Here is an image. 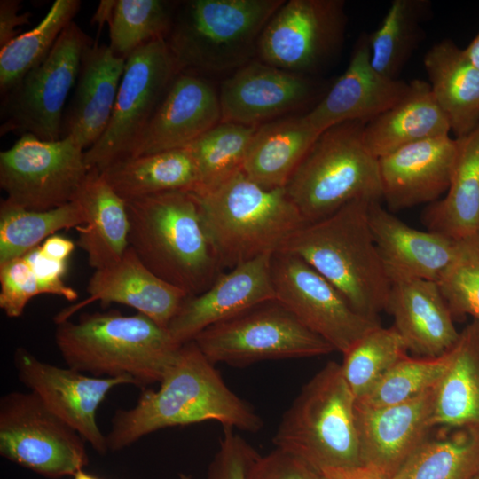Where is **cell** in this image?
<instances>
[{
	"mask_svg": "<svg viewBox=\"0 0 479 479\" xmlns=\"http://www.w3.org/2000/svg\"><path fill=\"white\" fill-rule=\"evenodd\" d=\"M410 83L404 99L365 125V144L377 158L415 142L447 136L451 131L428 82L415 79Z\"/></svg>",
	"mask_w": 479,
	"mask_h": 479,
	"instance_id": "30",
	"label": "cell"
},
{
	"mask_svg": "<svg viewBox=\"0 0 479 479\" xmlns=\"http://www.w3.org/2000/svg\"><path fill=\"white\" fill-rule=\"evenodd\" d=\"M385 310L408 351L419 357H435L448 351L459 332L453 315L436 281L418 278L390 280Z\"/></svg>",
	"mask_w": 479,
	"mask_h": 479,
	"instance_id": "24",
	"label": "cell"
},
{
	"mask_svg": "<svg viewBox=\"0 0 479 479\" xmlns=\"http://www.w3.org/2000/svg\"><path fill=\"white\" fill-rule=\"evenodd\" d=\"M84 439L32 391L0 400V455L44 477L74 475L89 462Z\"/></svg>",
	"mask_w": 479,
	"mask_h": 479,
	"instance_id": "11",
	"label": "cell"
},
{
	"mask_svg": "<svg viewBox=\"0 0 479 479\" xmlns=\"http://www.w3.org/2000/svg\"><path fill=\"white\" fill-rule=\"evenodd\" d=\"M451 361V350L435 357H412L398 361L365 397L360 404L377 407L397 404L436 388Z\"/></svg>",
	"mask_w": 479,
	"mask_h": 479,
	"instance_id": "41",
	"label": "cell"
},
{
	"mask_svg": "<svg viewBox=\"0 0 479 479\" xmlns=\"http://www.w3.org/2000/svg\"><path fill=\"white\" fill-rule=\"evenodd\" d=\"M220 122L219 95L211 82L198 73L181 71L130 157L185 148Z\"/></svg>",
	"mask_w": 479,
	"mask_h": 479,
	"instance_id": "21",
	"label": "cell"
},
{
	"mask_svg": "<svg viewBox=\"0 0 479 479\" xmlns=\"http://www.w3.org/2000/svg\"><path fill=\"white\" fill-rule=\"evenodd\" d=\"M126 204L129 247L156 276L193 296L223 272L190 192H162Z\"/></svg>",
	"mask_w": 479,
	"mask_h": 479,
	"instance_id": "5",
	"label": "cell"
},
{
	"mask_svg": "<svg viewBox=\"0 0 479 479\" xmlns=\"http://www.w3.org/2000/svg\"><path fill=\"white\" fill-rule=\"evenodd\" d=\"M224 433L208 470V479H247L249 468L259 453L232 428Z\"/></svg>",
	"mask_w": 479,
	"mask_h": 479,
	"instance_id": "44",
	"label": "cell"
},
{
	"mask_svg": "<svg viewBox=\"0 0 479 479\" xmlns=\"http://www.w3.org/2000/svg\"><path fill=\"white\" fill-rule=\"evenodd\" d=\"M476 479H479V475L477 476V478H476Z\"/></svg>",
	"mask_w": 479,
	"mask_h": 479,
	"instance_id": "53",
	"label": "cell"
},
{
	"mask_svg": "<svg viewBox=\"0 0 479 479\" xmlns=\"http://www.w3.org/2000/svg\"><path fill=\"white\" fill-rule=\"evenodd\" d=\"M99 172L125 201L168 192H191L197 185L195 164L186 147L125 158Z\"/></svg>",
	"mask_w": 479,
	"mask_h": 479,
	"instance_id": "33",
	"label": "cell"
},
{
	"mask_svg": "<svg viewBox=\"0 0 479 479\" xmlns=\"http://www.w3.org/2000/svg\"><path fill=\"white\" fill-rule=\"evenodd\" d=\"M428 0H394L380 27L368 35L373 67L381 75L398 79L424 36Z\"/></svg>",
	"mask_w": 479,
	"mask_h": 479,
	"instance_id": "35",
	"label": "cell"
},
{
	"mask_svg": "<svg viewBox=\"0 0 479 479\" xmlns=\"http://www.w3.org/2000/svg\"><path fill=\"white\" fill-rule=\"evenodd\" d=\"M79 0H56L43 19L31 30L20 34L0 49L1 97L49 55L63 30L74 21Z\"/></svg>",
	"mask_w": 479,
	"mask_h": 479,
	"instance_id": "36",
	"label": "cell"
},
{
	"mask_svg": "<svg viewBox=\"0 0 479 479\" xmlns=\"http://www.w3.org/2000/svg\"><path fill=\"white\" fill-rule=\"evenodd\" d=\"M406 345L392 326L375 327L343 355V376L356 400L367 395L381 378L407 356Z\"/></svg>",
	"mask_w": 479,
	"mask_h": 479,
	"instance_id": "40",
	"label": "cell"
},
{
	"mask_svg": "<svg viewBox=\"0 0 479 479\" xmlns=\"http://www.w3.org/2000/svg\"><path fill=\"white\" fill-rule=\"evenodd\" d=\"M20 381L99 454L107 452L106 436L97 422L100 404L112 389L133 382L126 377H96L39 360L23 347L14 352Z\"/></svg>",
	"mask_w": 479,
	"mask_h": 479,
	"instance_id": "16",
	"label": "cell"
},
{
	"mask_svg": "<svg viewBox=\"0 0 479 479\" xmlns=\"http://www.w3.org/2000/svg\"><path fill=\"white\" fill-rule=\"evenodd\" d=\"M75 200L50 210H29L7 200L0 203V264L23 256L55 232L84 224Z\"/></svg>",
	"mask_w": 479,
	"mask_h": 479,
	"instance_id": "37",
	"label": "cell"
},
{
	"mask_svg": "<svg viewBox=\"0 0 479 479\" xmlns=\"http://www.w3.org/2000/svg\"><path fill=\"white\" fill-rule=\"evenodd\" d=\"M56 346L67 367L96 377H126L145 388L160 382L179 349L168 328L113 310L56 324Z\"/></svg>",
	"mask_w": 479,
	"mask_h": 479,
	"instance_id": "2",
	"label": "cell"
},
{
	"mask_svg": "<svg viewBox=\"0 0 479 479\" xmlns=\"http://www.w3.org/2000/svg\"><path fill=\"white\" fill-rule=\"evenodd\" d=\"M458 149L449 135L407 145L379 158L382 200L390 211L431 204L447 192Z\"/></svg>",
	"mask_w": 479,
	"mask_h": 479,
	"instance_id": "23",
	"label": "cell"
},
{
	"mask_svg": "<svg viewBox=\"0 0 479 479\" xmlns=\"http://www.w3.org/2000/svg\"><path fill=\"white\" fill-rule=\"evenodd\" d=\"M318 93V84L309 75L253 59L222 82L221 122L259 126L294 114Z\"/></svg>",
	"mask_w": 479,
	"mask_h": 479,
	"instance_id": "17",
	"label": "cell"
},
{
	"mask_svg": "<svg viewBox=\"0 0 479 479\" xmlns=\"http://www.w3.org/2000/svg\"><path fill=\"white\" fill-rule=\"evenodd\" d=\"M126 60L109 44L93 43L82 53L75 90L63 116L61 137H72L85 151L106 131Z\"/></svg>",
	"mask_w": 479,
	"mask_h": 479,
	"instance_id": "26",
	"label": "cell"
},
{
	"mask_svg": "<svg viewBox=\"0 0 479 479\" xmlns=\"http://www.w3.org/2000/svg\"><path fill=\"white\" fill-rule=\"evenodd\" d=\"M431 91L455 138L479 126V69L452 40L434 44L423 59Z\"/></svg>",
	"mask_w": 479,
	"mask_h": 479,
	"instance_id": "28",
	"label": "cell"
},
{
	"mask_svg": "<svg viewBox=\"0 0 479 479\" xmlns=\"http://www.w3.org/2000/svg\"><path fill=\"white\" fill-rule=\"evenodd\" d=\"M190 192L222 270L273 255L306 224L285 188L263 187L242 170Z\"/></svg>",
	"mask_w": 479,
	"mask_h": 479,
	"instance_id": "3",
	"label": "cell"
},
{
	"mask_svg": "<svg viewBox=\"0 0 479 479\" xmlns=\"http://www.w3.org/2000/svg\"><path fill=\"white\" fill-rule=\"evenodd\" d=\"M74 479H100L91 474L85 472L83 469L77 471L74 475Z\"/></svg>",
	"mask_w": 479,
	"mask_h": 479,
	"instance_id": "51",
	"label": "cell"
},
{
	"mask_svg": "<svg viewBox=\"0 0 479 479\" xmlns=\"http://www.w3.org/2000/svg\"><path fill=\"white\" fill-rule=\"evenodd\" d=\"M177 4L164 0H113L106 21L113 52L126 60L141 46L166 38Z\"/></svg>",
	"mask_w": 479,
	"mask_h": 479,
	"instance_id": "38",
	"label": "cell"
},
{
	"mask_svg": "<svg viewBox=\"0 0 479 479\" xmlns=\"http://www.w3.org/2000/svg\"><path fill=\"white\" fill-rule=\"evenodd\" d=\"M257 127L220 122L188 145L197 171L192 190L215 185L242 170Z\"/></svg>",
	"mask_w": 479,
	"mask_h": 479,
	"instance_id": "39",
	"label": "cell"
},
{
	"mask_svg": "<svg viewBox=\"0 0 479 479\" xmlns=\"http://www.w3.org/2000/svg\"><path fill=\"white\" fill-rule=\"evenodd\" d=\"M457 141L446 195L426 207L422 221L428 231L459 240L479 232V126Z\"/></svg>",
	"mask_w": 479,
	"mask_h": 479,
	"instance_id": "31",
	"label": "cell"
},
{
	"mask_svg": "<svg viewBox=\"0 0 479 479\" xmlns=\"http://www.w3.org/2000/svg\"><path fill=\"white\" fill-rule=\"evenodd\" d=\"M75 247L71 240L60 235H52L40 245L42 252L48 257L63 262H67Z\"/></svg>",
	"mask_w": 479,
	"mask_h": 479,
	"instance_id": "49",
	"label": "cell"
},
{
	"mask_svg": "<svg viewBox=\"0 0 479 479\" xmlns=\"http://www.w3.org/2000/svg\"><path fill=\"white\" fill-rule=\"evenodd\" d=\"M450 350V365L436 387L432 425L479 427V321L467 324Z\"/></svg>",
	"mask_w": 479,
	"mask_h": 479,
	"instance_id": "32",
	"label": "cell"
},
{
	"mask_svg": "<svg viewBox=\"0 0 479 479\" xmlns=\"http://www.w3.org/2000/svg\"><path fill=\"white\" fill-rule=\"evenodd\" d=\"M214 365L328 355L334 348L277 300L258 304L201 331L192 340Z\"/></svg>",
	"mask_w": 479,
	"mask_h": 479,
	"instance_id": "9",
	"label": "cell"
},
{
	"mask_svg": "<svg viewBox=\"0 0 479 479\" xmlns=\"http://www.w3.org/2000/svg\"><path fill=\"white\" fill-rule=\"evenodd\" d=\"M86 291L88 296L84 300L65 308L54 317L56 324L69 319L83 307L100 302L104 306L114 302L127 305L168 328L189 296L153 273L130 247L115 263L95 270Z\"/></svg>",
	"mask_w": 479,
	"mask_h": 479,
	"instance_id": "22",
	"label": "cell"
},
{
	"mask_svg": "<svg viewBox=\"0 0 479 479\" xmlns=\"http://www.w3.org/2000/svg\"><path fill=\"white\" fill-rule=\"evenodd\" d=\"M179 479H192L190 475L181 473L178 475Z\"/></svg>",
	"mask_w": 479,
	"mask_h": 479,
	"instance_id": "52",
	"label": "cell"
},
{
	"mask_svg": "<svg viewBox=\"0 0 479 479\" xmlns=\"http://www.w3.org/2000/svg\"><path fill=\"white\" fill-rule=\"evenodd\" d=\"M247 479H325L321 471L302 459L275 448L258 455L251 465Z\"/></svg>",
	"mask_w": 479,
	"mask_h": 479,
	"instance_id": "45",
	"label": "cell"
},
{
	"mask_svg": "<svg viewBox=\"0 0 479 479\" xmlns=\"http://www.w3.org/2000/svg\"><path fill=\"white\" fill-rule=\"evenodd\" d=\"M428 437L393 479H476L479 475V427L444 428Z\"/></svg>",
	"mask_w": 479,
	"mask_h": 479,
	"instance_id": "34",
	"label": "cell"
},
{
	"mask_svg": "<svg viewBox=\"0 0 479 479\" xmlns=\"http://www.w3.org/2000/svg\"><path fill=\"white\" fill-rule=\"evenodd\" d=\"M271 256L263 255L223 271L204 292L188 296L168 326L175 342L183 345L213 325L276 300Z\"/></svg>",
	"mask_w": 479,
	"mask_h": 479,
	"instance_id": "20",
	"label": "cell"
},
{
	"mask_svg": "<svg viewBox=\"0 0 479 479\" xmlns=\"http://www.w3.org/2000/svg\"><path fill=\"white\" fill-rule=\"evenodd\" d=\"M20 4L19 0L0 1V49L20 35L17 27L29 23L31 13H20Z\"/></svg>",
	"mask_w": 479,
	"mask_h": 479,
	"instance_id": "47",
	"label": "cell"
},
{
	"mask_svg": "<svg viewBox=\"0 0 479 479\" xmlns=\"http://www.w3.org/2000/svg\"><path fill=\"white\" fill-rule=\"evenodd\" d=\"M372 201L349 202L294 232L278 252L294 255L333 284L360 314L379 319L391 282L368 221Z\"/></svg>",
	"mask_w": 479,
	"mask_h": 479,
	"instance_id": "4",
	"label": "cell"
},
{
	"mask_svg": "<svg viewBox=\"0 0 479 479\" xmlns=\"http://www.w3.org/2000/svg\"><path fill=\"white\" fill-rule=\"evenodd\" d=\"M276 300L308 329L344 355L380 320L357 312L326 278L302 258L276 252L271 263Z\"/></svg>",
	"mask_w": 479,
	"mask_h": 479,
	"instance_id": "15",
	"label": "cell"
},
{
	"mask_svg": "<svg viewBox=\"0 0 479 479\" xmlns=\"http://www.w3.org/2000/svg\"><path fill=\"white\" fill-rule=\"evenodd\" d=\"M203 421L251 433L263 426L253 407L228 388L191 341L180 347L157 390L143 389L133 407L116 410L106 435L108 450H122L159 429Z\"/></svg>",
	"mask_w": 479,
	"mask_h": 479,
	"instance_id": "1",
	"label": "cell"
},
{
	"mask_svg": "<svg viewBox=\"0 0 479 479\" xmlns=\"http://www.w3.org/2000/svg\"><path fill=\"white\" fill-rule=\"evenodd\" d=\"M284 0L178 2L165 38L181 71L238 69L257 55L260 36Z\"/></svg>",
	"mask_w": 479,
	"mask_h": 479,
	"instance_id": "6",
	"label": "cell"
},
{
	"mask_svg": "<svg viewBox=\"0 0 479 479\" xmlns=\"http://www.w3.org/2000/svg\"><path fill=\"white\" fill-rule=\"evenodd\" d=\"M453 315L479 321V232L457 240L455 256L437 280Z\"/></svg>",
	"mask_w": 479,
	"mask_h": 479,
	"instance_id": "42",
	"label": "cell"
},
{
	"mask_svg": "<svg viewBox=\"0 0 479 479\" xmlns=\"http://www.w3.org/2000/svg\"><path fill=\"white\" fill-rule=\"evenodd\" d=\"M364 122H346L321 132L285 189L306 224L357 200H382L379 158L364 141Z\"/></svg>",
	"mask_w": 479,
	"mask_h": 479,
	"instance_id": "7",
	"label": "cell"
},
{
	"mask_svg": "<svg viewBox=\"0 0 479 479\" xmlns=\"http://www.w3.org/2000/svg\"><path fill=\"white\" fill-rule=\"evenodd\" d=\"M179 72L165 38L141 46L126 59L109 124L101 137L85 151L89 169L101 171L131 155Z\"/></svg>",
	"mask_w": 479,
	"mask_h": 479,
	"instance_id": "12",
	"label": "cell"
},
{
	"mask_svg": "<svg viewBox=\"0 0 479 479\" xmlns=\"http://www.w3.org/2000/svg\"><path fill=\"white\" fill-rule=\"evenodd\" d=\"M75 200L83 210L85 223L76 227L77 245L95 270L118 262L129 247L126 201L107 184L97 169H90Z\"/></svg>",
	"mask_w": 479,
	"mask_h": 479,
	"instance_id": "27",
	"label": "cell"
},
{
	"mask_svg": "<svg viewBox=\"0 0 479 479\" xmlns=\"http://www.w3.org/2000/svg\"><path fill=\"white\" fill-rule=\"evenodd\" d=\"M346 26L343 0L284 1L263 30L258 59L308 75L340 51Z\"/></svg>",
	"mask_w": 479,
	"mask_h": 479,
	"instance_id": "14",
	"label": "cell"
},
{
	"mask_svg": "<svg viewBox=\"0 0 479 479\" xmlns=\"http://www.w3.org/2000/svg\"><path fill=\"white\" fill-rule=\"evenodd\" d=\"M91 43L75 20L63 30L46 59L2 97L1 136L61 138L64 106L76 83L82 53Z\"/></svg>",
	"mask_w": 479,
	"mask_h": 479,
	"instance_id": "10",
	"label": "cell"
},
{
	"mask_svg": "<svg viewBox=\"0 0 479 479\" xmlns=\"http://www.w3.org/2000/svg\"><path fill=\"white\" fill-rule=\"evenodd\" d=\"M89 170L85 150L70 136L46 141L23 134L0 153L4 200L29 210H50L74 201Z\"/></svg>",
	"mask_w": 479,
	"mask_h": 479,
	"instance_id": "13",
	"label": "cell"
},
{
	"mask_svg": "<svg viewBox=\"0 0 479 479\" xmlns=\"http://www.w3.org/2000/svg\"><path fill=\"white\" fill-rule=\"evenodd\" d=\"M40 294V283L24 256L0 264V308L8 318L20 317L28 302Z\"/></svg>",
	"mask_w": 479,
	"mask_h": 479,
	"instance_id": "43",
	"label": "cell"
},
{
	"mask_svg": "<svg viewBox=\"0 0 479 479\" xmlns=\"http://www.w3.org/2000/svg\"><path fill=\"white\" fill-rule=\"evenodd\" d=\"M410 89V82L387 77L373 67L368 35L362 34L346 70L305 116L318 133L346 122L367 123L398 104Z\"/></svg>",
	"mask_w": 479,
	"mask_h": 479,
	"instance_id": "19",
	"label": "cell"
},
{
	"mask_svg": "<svg viewBox=\"0 0 479 479\" xmlns=\"http://www.w3.org/2000/svg\"><path fill=\"white\" fill-rule=\"evenodd\" d=\"M318 133L303 114H289L259 125L242 171L268 189L285 188Z\"/></svg>",
	"mask_w": 479,
	"mask_h": 479,
	"instance_id": "29",
	"label": "cell"
},
{
	"mask_svg": "<svg viewBox=\"0 0 479 479\" xmlns=\"http://www.w3.org/2000/svg\"><path fill=\"white\" fill-rule=\"evenodd\" d=\"M35 274L43 294H52L67 301L78 298V293L65 284L63 278L67 272V262L58 261L44 255L40 246L23 255Z\"/></svg>",
	"mask_w": 479,
	"mask_h": 479,
	"instance_id": "46",
	"label": "cell"
},
{
	"mask_svg": "<svg viewBox=\"0 0 479 479\" xmlns=\"http://www.w3.org/2000/svg\"><path fill=\"white\" fill-rule=\"evenodd\" d=\"M436 388L408 401L366 406L356 401L361 465L394 478L433 428Z\"/></svg>",
	"mask_w": 479,
	"mask_h": 479,
	"instance_id": "18",
	"label": "cell"
},
{
	"mask_svg": "<svg viewBox=\"0 0 479 479\" xmlns=\"http://www.w3.org/2000/svg\"><path fill=\"white\" fill-rule=\"evenodd\" d=\"M356 401L342 365L328 362L285 412L273 444L319 470L361 465Z\"/></svg>",
	"mask_w": 479,
	"mask_h": 479,
	"instance_id": "8",
	"label": "cell"
},
{
	"mask_svg": "<svg viewBox=\"0 0 479 479\" xmlns=\"http://www.w3.org/2000/svg\"><path fill=\"white\" fill-rule=\"evenodd\" d=\"M325 479H393L364 465L350 467H326L320 469Z\"/></svg>",
	"mask_w": 479,
	"mask_h": 479,
	"instance_id": "48",
	"label": "cell"
},
{
	"mask_svg": "<svg viewBox=\"0 0 479 479\" xmlns=\"http://www.w3.org/2000/svg\"><path fill=\"white\" fill-rule=\"evenodd\" d=\"M368 221L389 280L404 277L437 282L455 256L457 240L409 226L380 201L370 202Z\"/></svg>",
	"mask_w": 479,
	"mask_h": 479,
	"instance_id": "25",
	"label": "cell"
},
{
	"mask_svg": "<svg viewBox=\"0 0 479 479\" xmlns=\"http://www.w3.org/2000/svg\"><path fill=\"white\" fill-rule=\"evenodd\" d=\"M464 51L469 60L479 69V31L468 45L464 48Z\"/></svg>",
	"mask_w": 479,
	"mask_h": 479,
	"instance_id": "50",
	"label": "cell"
}]
</instances>
